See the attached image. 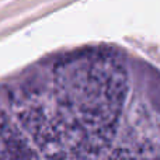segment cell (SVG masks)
Returning <instances> with one entry per match:
<instances>
[{
	"label": "cell",
	"mask_w": 160,
	"mask_h": 160,
	"mask_svg": "<svg viewBox=\"0 0 160 160\" xmlns=\"http://www.w3.org/2000/svg\"><path fill=\"white\" fill-rule=\"evenodd\" d=\"M56 119L42 148L66 158L107 156L118 131L129 88L127 61L112 49H86L53 65Z\"/></svg>",
	"instance_id": "6da1fadb"
}]
</instances>
